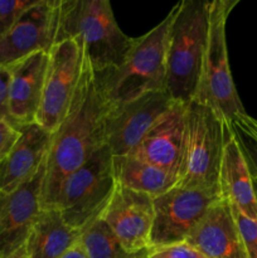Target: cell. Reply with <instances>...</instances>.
<instances>
[{"label":"cell","mask_w":257,"mask_h":258,"mask_svg":"<svg viewBox=\"0 0 257 258\" xmlns=\"http://www.w3.org/2000/svg\"><path fill=\"white\" fill-rule=\"evenodd\" d=\"M108 108L96 82L95 72L83 55L80 82L67 115L53 134L45 159L42 208H52L66 178L105 146V118Z\"/></svg>","instance_id":"1"},{"label":"cell","mask_w":257,"mask_h":258,"mask_svg":"<svg viewBox=\"0 0 257 258\" xmlns=\"http://www.w3.org/2000/svg\"><path fill=\"white\" fill-rule=\"evenodd\" d=\"M72 39L93 72L118 67L134 43L118 27L108 0H60L55 42Z\"/></svg>","instance_id":"2"},{"label":"cell","mask_w":257,"mask_h":258,"mask_svg":"<svg viewBox=\"0 0 257 258\" xmlns=\"http://www.w3.org/2000/svg\"><path fill=\"white\" fill-rule=\"evenodd\" d=\"M173 9L158 25L139 38L118 67L95 73L96 82L110 107L140 96L165 91L166 42Z\"/></svg>","instance_id":"3"},{"label":"cell","mask_w":257,"mask_h":258,"mask_svg":"<svg viewBox=\"0 0 257 258\" xmlns=\"http://www.w3.org/2000/svg\"><path fill=\"white\" fill-rule=\"evenodd\" d=\"M209 27V2L181 0L173 8L166 42L165 91L174 102L194 100Z\"/></svg>","instance_id":"4"},{"label":"cell","mask_w":257,"mask_h":258,"mask_svg":"<svg viewBox=\"0 0 257 258\" xmlns=\"http://www.w3.org/2000/svg\"><path fill=\"white\" fill-rule=\"evenodd\" d=\"M227 131L228 123L208 106L194 100L185 106L176 186L219 194V170Z\"/></svg>","instance_id":"5"},{"label":"cell","mask_w":257,"mask_h":258,"mask_svg":"<svg viewBox=\"0 0 257 258\" xmlns=\"http://www.w3.org/2000/svg\"><path fill=\"white\" fill-rule=\"evenodd\" d=\"M238 0L209 2V27L194 101L208 106L226 123L246 113L234 86L227 48V19Z\"/></svg>","instance_id":"6"},{"label":"cell","mask_w":257,"mask_h":258,"mask_svg":"<svg viewBox=\"0 0 257 258\" xmlns=\"http://www.w3.org/2000/svg\"><path fill=\"white\" fill-rule=\"evenodd\" d=\"M116 186L112 154L103 146L66 178L52 208L59 211L68 226L82 232L102 217Z\"/></svg>","instance_id":"7"},{"label":"cell","mask_w":257,"mask_h":258,"mask_svg":"<svg viewBox=\"0 0 257 258\" xmlns=\"http://www.w3.org/2000/svg\"><path fill=\"white\" fill-rule=\"evenodd\" d=\"M218 193L202 189L174 186L153 198L154 222L150 236L151 249L186 241L214 203Z\"/></svg>","instance_id":"8"},{"label":"cell","mask_w":257,"mask_h":258,"mask_svg":"<svg viewBox=\"0 0 257 258\" xmlns=\"http://www.w3.org/2000/svg\"><path fill=\"white\" fill-rule=\"evenodd\" d=\"M83 70V52L72 39L55 42L48 52L42 103L37 123L54 134L66 117Z\"/></svg>","instance_id":"9"},{"label":"cell","mask_w":257,"mask_h":258,"mask_svg":"<svg viewBox=\"0 0 257 258\" xmlns=\"http://www.w3.org/2000/svg\"><path fill=\"white\" fill-rule=\"evenodd\" d=\"M174 103L166 91H158L110 107L105 118V146L112 156L130 155Z\"/></svg>","instance_id":"10"},{"label":"cell","mask_w":257,"mask_h":258,"mask_svg":"<svg viewBox=\"0 0 257 258\" xmlns=\"http://www.w3.org/2000/svg\"><path fill=\"white\" fill-rule=\"evenodd\" d=\"M60 0H37L0 38V67H9L55 43Z\"/></svg>","instance_id":"11"},{"label":"cell","mask_w":257,"mask_h":258,"mask_svg":"<svg viewBox=\"0 0 257 258\" xmlns=\"http://www.w3.org/2000/svg\"><path fill=\"white\" fill-rule=\"evenodd\" d=\"M45 164L30 180L7 196H0V258H8L25 246L42 211Z\"/></svg>","instance_id":"12"},{"label":"cell","mask_w":257,"mask_h":258,"mask_svg":"<svg viewBox=\"0 0 257 258\" xmlns=\"http://www.w3.org/2000/svg\"><path fill=\"white\" fill-rule=\"evenodd\" d=\"M101 218L127 251H151L154 222L151 197L117 185Z\"/></svg>","instance_id":"13"},{"label":"cell","mask_w":257,"mask_h":258,"mask_svg":"<svg viewBox=\"0 0 257 258\" xmlns=\"http://www.w3.org/2000/svg\"><path fill=\"white\" fill-rule=\"evenodd\" d=\"M53 134L38 123L20 126V136L0 161V196H7L33 178L45 164Z\"/></svg>","instance_id":"14"},{"label":"cell","mask_w":257,"mask_h":258,"mask_svg":"<svg viewBox=\"0 0 257 258\" xmlns=\"http://www.w3.org/2000/svg\"><path fill=\"white\" fill-rule=\"evenodd\" d=\"M48 52L34 53L9 66V117L19 127L37 123L48 66Z\"/></svg>","instance_id":"15"},{"label":"cell","mask_w":257,"mask_h":258,"mask_svg":"<svg viewBox=\"0 0 257 258\" xmlns=\"http://www.w3.org/2000/svg\"><path fill=\"white\" fill-rule=\"evenodd\" d=\"M185 242L207 258H248L231 204L224 199L212 206Z\"/></svg>","instance_id":"16"},{"label":"cell","mask_w":257,"mask_h":258,"mask_svg":"<svg viewBox=\"0 0 257 258\" xmlns=\"http://www.w3.org/2000/svg\"><path fill=\"white\" fill-rule=\"evenodd\" d=\"M185 106L174 103L148 131L130 155L176 175L183 146Z\"/></svg>","instance_id":"17"},{"label":"cell","mask_w":257,"mask_h":258,"mask_svg":"<svg viewBox=\"0 0 257 258\" xmlns=\"http://www.w3.org/2000/svg\"><path fill=\"white\" fill-rule=\"evenodd\" d=\"M218 186L222 199L236 207L249 218L257 219V198L253 179L229 123L219 170Z\"/></svg>","instance_id":"18"},{"label":"cell","mask_w":257,"mask_h":258,"mask_svg":"<svg viewBox=\"0 0 257 258\" xmlns=\"http://www.w3.org/2000/svg\"><path fill=\"white\" fill-rule=\"evenodd\" d=\"M57 208H42L25 243L29 258H62L80 241Z\"/></svg>","instance_id":"19"},{"label":"cell","mask_w":257,"mask_h":258,"mask_svg":"<svg viewBox=\"0 0 257 258\" xmlns=\"http://www.w3.org/2000/svg\"><path fill=\"white\" fill-rule=\"evenodd\" d=\"M116 184L121 188L155 198L176 185L175 174L134 155L112 156Z\"/></svg>","instance_id":"20"},{"label":"cell","mask_w":257,"mask_h":258,"mask_svg":"<svg viewBox=\"0 0 257 258\" xmlns=\"http://www.w3.org/2000/svg\"><path fill=\"white\" fill-rule=\"evenodd\" d=\"M78 242L90 258H149L150 254V251H127L102 218L83 229Z\"/></svg>","instance_id":"21"},{"label":"cell","mask_w":257,"mask_h":258,"mask_svg":"<svg viewBox=\"0 0 257 258\" xmlns=\"http://www.w3.org/2000/svg\"><path fill=\"white\" fill-rule=\"evenodd\" d=\"M229 126H231L232 133H233L234 138H236L237 143L241 148L252 179L257 181V135L244 123L241 115L237 116L229 123Z\"/></svg>","instance_id":"22"},{"label":"cell","mask_w":257,"mask_h":258,"mask_svg":"<svg viewBox=\"0 0 257 258\" xmlns=\"http://www.w3.org/2000/svg\"><path fill=\"white\" fill-rule=\"evenodd\" d=\"M37 0H0V38L4 37Z\"/></svg>","instance_id":"23"},{"label":"cell","mask_w":257,"mask_h":258,"mask_svg":"<svg viewBox=\"0 0 257 258\" xmlns=\"http://www.w3.org/2000/svg\"><path fill=\"white\" fill-rule=\"evenodd\" d=\"M231 208L248 258H257V219L249 218L232 204Z\"/></svg>","instance_id":"24"},{"label":"cell","mask_w":257,"mask_h":258,"mask_svg":"<svg viewBox=\"0 0 257 258\" xmlns=\"http://www.w3.org/2000/svg\"><path fill=\"white\" fill-rule=\"evenodd\" d=\"M149 258H207L202 252L191 247L186 242L151 249Z\"/></svg>","instance_id":"25"},{"label":"cell","mask_w":257,"mask_h":258,"mask_svg":"<svg viewBox=\"0 0 257 258\" xmlns=\"http://www.w3.org/2000/svg\"><path fill=\"white\" fill-rule=\"evenodd\" d=\"M20 136V127L10 120L0 121V161L10 153Z\"/></svg>","instance_id":"26"},{"label":"cell","mask_w":257,"mask_h":258,"mask_svg":"<svg viewBox=\"0 0 257 258\" xmlns=\"http://www.w3.org/2000/svg\"><path fill=\"white\" fill-rule=\"evenodd\" d=\"M9 67H0V121L10 120L9 117Z\"/></svg>","instance_id":"27"},{"label":"cell","mask_w":257,"mask_h":258,"mask_svg":"<svg viewBox=\"0 0 257 258\" xmlns=\"http://www.w3.org/2000/svg\"><path fill=\"white\" fill-rule=\"evenodd\" d=\"M62 258H90V257L87 256L85 249L81 247L80 242H78V243L76 244L75 247H72V248H71Z\"/></svg>","instance_id":"28"},{"label":"cell","mask_w":257,"mask_h":258,"mask_svg":"<svg viewBox=\"0 0 257 258\" xmlns=\"http://www.w3.org/2000/svg\"><path fill=\"white\" fill-rule=\"evenodd\" d=\"M241 117H242V120L244 121V123H246V125L248 126V127L251 128V130L257 135V120H254L253 117H251V116L247 115V113L241 115Z\"/></svg>","instance_id":"29"},{"label":"cell","mask_w":257,"mask_h":258,"mask_svg":"<svg viewBox=\"0 0 257 258\" xmlns=\"http://www.w3.org/2000/svg\"><path fill=\"white\" fill-rule=\"evenodd\" d=\"M8 258H29V257H28L27 249H25V246H24L22 247V248L18 249V251H15L13 254H10Z\"/></svg>","instance_id":"30"},{"label":"cell","mask_w":257,"mask_h":258,"mask_svg":"<svg viewBox=\"0 0 257 258\" xmlns=\"http://www.w3.org/2000/svg\"><path fill=\"white\" fill-rule=\"evenodd\" d=\"M253 188H254V193H256V198H257V181L253 180Z\"/></svg>","instance_id":"31"}]
</instances>
